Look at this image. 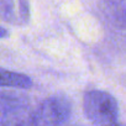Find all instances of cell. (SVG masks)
Returning a JSON list of instances; mask_svg holds the SVG:
<instances>
[{"mask_svg":"<svg viewBox=\"0 0 126 126\" xmlns=\"http://www.w3.org/2000/svg\"><path fill=\"white\" fill-rule=\"evenodd\" d=\"M83 108L93 126H116L120 124L117 101L108 92H87L83 99Z\"/></svg>","mask_w":126,"mask_h":126,"instance_id":"obj_1","label":"cell"},{"mask_svg":"<svg viewBox=\"0 0 126 126\" xmlns=\"http://www.w3.org/2000/svg\"><path fill=\"white\" fill-rule=\"evenodd\" d=\"M71 111V101L66 96L56 95L47 98L42 101V104L38 108L37 119L42 125L58 126L69 117Z\"/></svg>","mask_w":126,"mask_h":126,"instance_id":"obj_2","label":"cell"},{"mask_svg":"<svg viewBox=\"0 0 126 126\" xmlns=\"http://www.w3.org/2000/svg\"><path fill=\"white\" fill-rule=\"evenodd\" d=\"M0 19L15 25L26 24L30 19L29 4L26 1H4V0H0Z\"/></svg>","mask_w":126,"mask_h":126,"instance_id":"obj_3","label":"cell"},{"mask_svg":"<svg viewBox=\"0 0 126 126\" xmlns=\"http://www.w3.org/2000/svg\"><path fill=\"white\" fill-rule=\"evenodd\" d=\"M31 85H32V80L30 77L0 68V87L27 89Z\"/></svg>","mask_w":126,"mask_h":126,"instance_id":"obj_4","label":"cell"},{"mask_svg":"<svg viewBox=\"0 0 126 126\" xmlns=\"http://www.w3.org/2000/svg\"><path fill=\"white\" fill-rule=\"evenodd\" d=\"M112 15L117 24L126 27V1L112 3Z\"/></svg>","mask_w":126,"mask_h":126,"instance_id":"obj_5","label":"cell"},{"mask_svg":"<svg viewBox=\"0 0 126 126\" xmlns=\"http://www.w3.org/2000/svg\"><path fill=\"white\" fill-rule=\"evenodd\" d=\"M5 36H8V31H6L4 27L0 26V38H3V37H5Z\"/></svg>","mask_w":126,"mask_h":126,"instance_id":"obj_6","label":"cell"},{"mask_svg":"<svg viewBox=\"0 0 126 126\" xmlns=\"http://www.w3.org/2000/svg\"><path fill=\"white\" fill-rule=\"evenodd\" d=\"M116 126H125V125H124V124H121V122H120V124H119V125H116Z\"/></svg>","mask_w":126,"mask_h":126,"instance_id":"obj_7","label":"cell"}]
</instances>
